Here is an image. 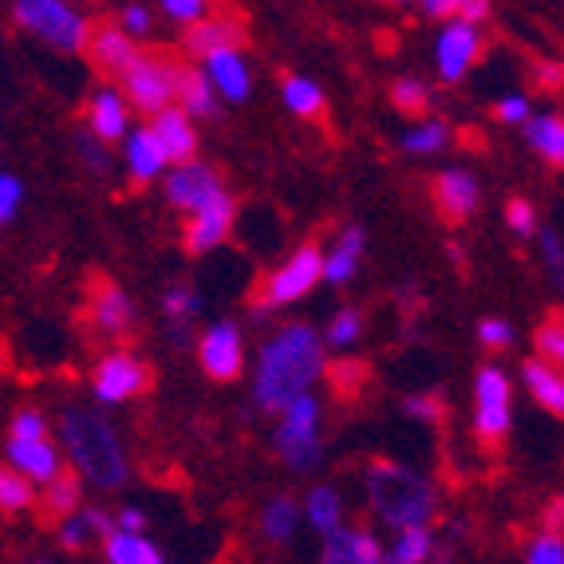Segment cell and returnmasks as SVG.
Returning a JSON list of instances; mask_svg holds the SVG:
<instances>
[{
	"mask_svg": "<svg viewBox=\"0 0 564 564\" xmlns=\"http://www.w3.org/2000/svg\"><path fill=\"white\" fill-rule=\"evenodd\" d=\"M324 344L308 324H289L276 332L261 351L257 371V403L269 411H284L292 399L308 395V387L324 376Z\"/></svg>",
	"mask_w": 564,
	"mask_h": 564,
	"instance_id": "6da1fadb",
	"label": "cell"
},
{
	"mask_svg": "<svg viewBox=\"0 0 564 564\" xmlns=\"http://www.w3.org/2000/svg\"><path fill=\"white\" fill-rule=\"evenodd\" d=\"M59 438H64L67 454L76 462V474L87 478L99 489H119L127 481V454L122 443L115 438L111 423H104L95 411L84 406H67L59 414Z\"/></svg>",
	"mask_w": 564,
	"mask_h": 564,
	"instance_id": "7a4b0ae2",
	"label": "cell"
},
{
	"mask_svg": "<svg viewBox=\"0 0 564 564\" xmlns=\"http://www.w3.org/2000/svg\"><path fill=\"white\" fill-rule=\"evenodd\" d=\"M367 498H371L379 521L395 529H426L438 513V498H434L431 481L403 470L399 462H371Z\"/></svg>",
	"mask_w": 564,
	"mask_h": 564,
	"instance_id": "3957f363",
	"label": "cell"
},
{
	"mask_svg": "<svg viewBox=\"0 0 564 564\" xmlns=\"http://www.w3.org/2000/svg\"><path fill=\"white\" fill-rule=\"evenodd\" d=\"M321 403L312 395L292 399L281 411V426L273 434V446L289 470H316L321 466Z\"/></svg>",
	"mask_w": 564,
	"mask_h": 564,
	"instance_id": "277c9868",
	"label": "cell"
},
{
	"mask_svg": "<svg viewBox=\"0 0 564 564\" xmlns=\"http://www.w3.org/2000/svg\"><path fill=\"white\" fill-rule=\"evenodd\" d=\"M12 17H17L20 29L44 36L59 52H84L87 32H91L84 12L64 4V0H17Z\"/></svg>",
	"mask_w": 564,
	"mask_h": 564,
	"instance_id": "5b68a950",
	"label": "cell"
},
{
	"mask_svg": "<svg viewBox=\"0 0 564 564\" xmlns=\"http://www.w3.org/2000/svg\"><path fill=\"white\" fill-rule=\"evenodd\" d=\"M182 64L166 52H139L127 72H122V87H127V107H139L147 115H159L174 104V91H178Z\"/></svg>",
	"mask_w": 564,
	"mask_h": 564,
	"instance_id": "8992f818",
	"label": "cell"
},
{
	"mask_svg": "<svg viewBox=\"0 0 564 564\" xmlns=\"http://www.w3.org/2000/svg\"><path fill=\"white\" fill-rule=\"evenodd\" d=\"M321 281H324V253L308 241V245H301L276 273L264 276V284L257 289V304H264V308L292 304V301H301V296H308Z\"/></svg>",
	"mask_w": 564,
	"mask_h": 564,
	"instance_id": "52a82bcc",
	"label": "cell"
},
{
	"mask_svg": "<svg viewBox=\"0 0 564 564\" xmlns=\"http://www.w3.org/2000/svg\"><path fill=\"white\" fill-rule=\"evenodd\" d=\"M91 387L99 403H127V399L142 395L151 387V367L131 351H111L95 364Z\"/></svg>",
	"mask_w": 564,
	"mask_h": 564,
	"instance_id": "ba28073f",
	"label": "cell"
},
{
	"mask_svg": "<svg viewBox=\"0 0 564 564\" xmlns=\"http://www.w3.org/2000/svg\"><path fill=\"white\" fill-rule=\"evenodd\" d=\"M217 194H226V189H221L217 170L206 166V162H186V166H178L166 178V202L174 209H186L189 217L198 214V209H206Z\"/></svg>",
	"mask_w": 564,
	"mask_h": 564,
	"instance_id": "9c48e42d",
	"label": "cell"
},
{
	"mask_svg": "<svg viewBox=\"0 0 564 564\" xmlns=\"http://www.w3.org/2000/svg\"><path fill=\"white\" fill-rule=\"evenodd\" d=\"M198 359L206 367V376L217 379V383H234L241 376L245 367V348H241V328L229 321L214 324V328L202 336V348H198Z\"/></svg>",
	"mask_w": 564,
	"mask_h": 564,
	"instance_id": "30bf717a",
	"label": "cell"
},
{
	"mask_svg": "<svg viewBox=\"0 0 564 564\" xmlns=\"http://www.w3.org/2000/svg\"><path fill=\"white\" fill-rule=\"evenodd\" d=\"M434 52H438V76H443L446 84H458V79L478 64L481 36H478V29H470V24L451 20V24L443 29V36H438V47H434Z\"/></svg>",
	"mask_w": 564,
	"mask_h": 564,
	"instance_id": "8fae6325",
	"label": "cell"
},
{
	"mask_svg": "<svg viewBox=\"0 0 564 564\" xmlns=\"http://www.w3.org/2000/svg\"><path fill=\"white\" fill-rule=\"evenodd\" d=\"M84 52L104 76H122V72L139 59V47H134V40L127 36L119 24H91Z\"/></svg>",
	"mask_w": 564,
	"mask_h": 564,
	"instance_id": "7c38bea8",
	"label": "cell"
},
{
	"mask_svg": "<svg viewBox=\"0 0 564 564\" xmlns=\"http://www.w3.org/2000/svg\"><path fill=\"white\" fill-rule=\"evenodd\" d=\"M234 217H237L234 198H229V194H217L206 209H198V214L186 221V249L189 253H209V249H217V245L229 237V229H234Z\"/></svg>",
	"mask_w": 564,
	"mask_h": 564,
	"instance_id": "4fadbf2b",
	"label": "cell"
},
{
	"mask_svg": "<svg viewBox=\"0 0 564 564\" xmlns=\"http://www.w3.org/2000/svg\"><path fill=\"white\" fill-rule=\"evenodd\" d=\"M151 134L159 142V151L166 154V162H178V166L198 162V131H194L189 115H182L178 107H166V111L154 115Z\"/></svg>",
	"mask_w": 564,
	"mask_h": 564,
	"instance_id": "5bb4252c",
	"label": "cell"
},
{
	"mask_svg": "<svg viewBox=\"0 0 564 564\" xmlns=\"http://www.w3.org/2000/svg\"><path fill=\"white\" fill-rule=\"evenodd\" d=\"M434 206L443 214V221H466L478 209V182L470 170H443L434 178Z\"/></svg>",
	"mask_w": 564,
	"mask_h": 564,
	"instance_id": "9a60e30c",
	"label": "cell"
},
{
	"mask_svg": "<svg viewBox=\"0 0 564 564\" xmlns=\"http://www.w3.org/2000/svg\"><path fill=\"white\" fill-rule=\"evenodd\" d=\"M182 44H186L189 56H202V59L214 56V52H221V47H237V52H241L245 24L237 17H206L186 32Z\"/></svg>",
	"mask_w": 564,
	"mask_h": 564,
	"instance_id": "2e32d148",
	"label": "cell"
},
{
	"mask_svg": "<svg viewBox=\"0 0 564 564\" xmlns=\"http://www.w3.org/2000/svg\"><path fill=\"white\" fill-rule=\"evenodd\" d=\"M127 119H131V107L122 99L115 87H99L91 95V104H87V122H91V139L99 142H115V139H127Z\"/></svg>",
	"mask_w": 564,
	"mask_h": 564,
	"instance_id": "e0dca14e",
	"label": "cell"
},
{
	"mask_svg": "<svg viewBox=\"0 0 564 564\" xmlns=\"http://www.w3.org/2000/svg\"><path fill=\"white\" fill-rule=\"evenodd\" d=\"M202 76L209 79L214 91H221L229 104H241L245 95H249V67H245V56L237 47H221L214 56H206V72Z\"/></svg>",
	"mask_w": 564,
	"mask_h": 564,
	"instance_id": "ac0fdd59",
	"label": "cell"
},
{
	"mask_svg": "<svg viewBox=\"0 0 564 564\" xmlns=\"http://www.w3.org/2000/svg\"><path fill=\"white\" fill-rule=\"evenodd\" d=\"M9 462H12V470L24 481H32V486H36V481L47 486V481L64 470V466H59V451L47 443V438L44 443H12L9 438Z\"/></svg>",
	"mask_w": 564,
	"mask_h": 564,
	"instance_id": "d6986e66",
	"label": "cell"
},
{
	"mask_svg": "<svg viewBox=\"0 0 564 564\" xmlns=\"http://www.w3.org/2000/svg\"><path fill=\"white\" fill-rule=\"evenodd\" d=\"M91 321H95V328H104L107 336H122V332L131 328V301H127L111 281H95Z\"/></svg>",
	"mask_w": 564,
	"mask_h": 564,
	"instance_id": "ffe728a7",
	"label": "cell"
},
{
	"mask_svg": "<svg viewBox=\"0 0 564 564\" xmlns=\"http://www.w3.org/2000/svg\"><path fill=\"white\" fill-rule=\"evenodd\" d=\"M127 166H131L134 186H147V182H154L162 170H166V154L159 151V142H154L151 127H142V131L127 134Z\"/></svg>",
	"mask_w": 564,
	"mask_h": 564,
	"instance_id": "44dd1931",
	"label": "cell"
},
{
	"mask_svg": "<svg viewBox=\"0 0 564 564\" xmlns=\"http://www.w3.org/2000/svg\"><path fill=\"white\" fill-rule=\"evenodd\" d=\"M521 376H525V387H529V395L536 399V403L545 406L549 414H564V379L556 367L541 364V359H525L521 364Z\"/></svg>",
	"mask_w": 564,
	"mask_h": 564,
	"instance_id": "7402d4cb",
	"label": "cell"
},
{
	"mask_svg": "<svg viewBox=\"0 0 564 564\" xmlns=\"http://www.w3.org/2000/svg\"><path fill=\"white\" fill-rule=\"evenodd\" d=\"M79 498H84V478H79L76 470H59L56 478L44 486V518L67 521L76 513Z\"/></svg>",
	"mask_w": 564,
	"mask_h": 564,
	"instance_id": "603a6c76",
	"label": "cell"
},
{
	"mask_svg": "<svg viewBox=\"0 0 564 564\" xmlns=\"http://www.w3.org/2000/svg\"><path fill=\"white\" fill-rule=\"evenodd\" d=\"M359 257H364V229L351 226V229H344V237H339L336 249L324 257V281L348 284L359 269Z\"/></svg>",
	"mask_w": 564,
	"mask_h": 564,
	"instance_id": "cb8c5ba5",
	"label": "cell"
},
{
	"mask_svg": "<svg viewBox=\"0 0 564 564\" xmlns=\"http://www.w3.org/2000/svg\"><path fill=\"white\" fill-rule=\"evenodd\" d=\"M525 139L549 166H561L564 162V122L561 115H541V119L525 122Z\"/></svg>",
	"mask_w": 564,
	"mask_h": 564,
	"instance_id": "d4e9b609",
	"label": "cell"
},
{
	"mask_svg": "<svg viewBox=\"0 0 564 564\" xmlns=\"http://www.w3.org/2000/svg\"><path fill=\"white\" fill-rule=\"evenodd\" d=\"M174 99H178V111L182 115H214L217 111V99H214V87H209V79L202 76V72H194V67H182L178 76V91H174Z\"/></svg>",
	"mask_w": 564,
	"mask_h": 564,
	"instance_id": "484cf974",
	"label": "cell"
},
{
	"mask_svg": "<svg viewBox=\"0 0 564 564\" xmlns=\"http://www.w3.org/2000/svg\"><path fill=\"white\" fill-rule=\"evenodd\" d=\"M107 564H162L159 545H151L147 536H127V533H111L104 541Z\"/></svg>",
	"mask_w": 564,
	"mask_h": 564,
	"instance_id": "4316f807",
	"label": "cell"
},
{
	"mask_svg": "<svg viewBox=\"0 0 564 564\" xmlns=\"http://www.w3.org/2000/svg\"><path fill=\"white\" fill-rule=\"evenodd\" d=\"M296 525H301V509H296V501H292V498H273L269 506L261 509V533L269 536L273 545L292 541Z\"/></svg>",
	"mask_w": 564,
	"mask_h": 564,
	"instance_id": "83f0119b",
	"label": "cell"
},
{
	"mask_svg": "<svg viewBox=\"0 0 564 564\" xmlns=\"http://www.w3.org/2000/svg\"><path fill=\"white\" fill-rule=\"evenodd\" d=\"M304 518L312 521V529H321L328 536L344 521V501H339V494L332 486H316L308 494V501H304Z\"/></svg>",
	"mask_w": 564,
	"mask_h": 564,
	"instance_id": "f1b7e54d",
	"label": "cell"
},
{
	"mask_svg": "<svg viewBox=\"0 0 564 564\" xmlns=\"http://www.w3.org/2000/svg\"><path fill=\"white\" fill-rule=\"evenodd\" d=\"M284 104L296 115H304V119H321V115L328 111L324 91L304 76H284Z\"/></svg>",
	"mask_w": 564,
	"mask_h": 564,
	"instance_id": "f546056e",
	"label": "cell"
},
{
	"mask_svg": "<svg viewBox=\"0 0 564 564\" xmlns=\"http://www.w3.org/2000/svg\"><path fill=\"white\" fill-rule=\"evenodd\" d=\"M321 564H364V533L359 529H332L324 536Z\"/></svg>",
	"mask_w": 564,
	"mask_h": 564,
	"instance_id": "4dcf8cb0",
	"label": "cell"
},
{
	"mask_svg": "<svg viewBox=\"0 0 564 564\" xmlns=\"http://www.w3.org/2000/svg\"><path fill=\"white\" fill-rule=\"evenodd\" d=\"M434 536L431 529H399V541L387 556V564H426L431 561Z\"/></svg>",
	"mask_w": 564,
	"mask_h": 564,
	"instance_id": "1f68e13d",
	"label": "cell"
},
{
	"mask_svg": "<svg viewBox=\"0 0 564 564\" xmlns=\"http://www.w3.org/2000/svg\"><path fill=\"white\" fill-rule=\"evenodd\" d=\"M36 501V489L32 481L20 478L12 466H0V513H24Z\"/></svg>",
	"mask_w": 564,
	"mask_h": 564,
	"instance_id": "d6a6232c",
	"label": "cell"
},
{
	"mask_svg": "<svg viewBox=\"0 0 564 564\" xmlns=\"http://www.w3.org/2000/svg\"><path fill=\"white\" fill-rule=\"evenodd\" d=\"M474 395H478V406H509L513 383L501 367H481L478 379H474Z\"/></svg>",
	"mask_w": 564,
	"mask_h": 564,
	"instance_id": "836d02e7",
	"label": "cell"
},
{
	"mask_svg": "<svg viewBox=\"0 0 564 564\" xmlns=\"http://www.w3.org/2000/svg\"><path fill=\"white\" fill-rule=\"evenodd\" d=\"M474 434H478L481 446L498 451L509 434V406H478L474 411Z\"/></svg>",
	"mask_w": 564,
	"mask_h": 564,
	"instance_id": "e575fe53",
	"label": "cell"
},
{
	"mask_svg": "<svg viewBox=\"0 0 564 564\" xmlns=\"http://www.w3.org/2000/svg\"><path fill=\"white\" fill-rule=\"evenodd\" d=\"M533 348H536V359L549 367H556L564 359V324H561V312H553L545 324H536L533 332Z\"/></svg>",
	"mask_w": 564,
	"mask_h": 564,
	"instance_id": "d590c367",
	"label": "cell"
},
{
	"mask_svg": "<svg viewBox=\"0 0 564 564\" xmlns=\"http://www.w3.org/2000/svg\"><path fill=\"white\" fill-rule=\"evenodd\" d=\"M446 139H451V131H446V122L426 119V122H419L414 131H406L403 147H406V151H414V154H434V151H443Z\"/></svg>",
	"mask_w": 564,
	"mask_h": 564,
	"instance_id": "8d00e7d4",
	"label": "cell"
},
{
	"mask_svg": "<svg viewBox=\"0 0 564 564\" xmlns=\"http://www.w3.org/2000/svg\"><path fill=\"white\" fill-rule=\"evenodd\" d=\"M332 379V387H336L339 395H356L359 387L367 383V364H359V359H339V364L324 367Z\"/></svg>",
	"mask_w": 564,
	"mask_h": 564,
	"instance_id": "74e56055",
	"label": "cell"
},
{
	"mask_svg": "<svg viewBox=\"0 0 564 564\" xmlns=\"http://www.w3.org/2000/svg\"><path fill=\"white\" fill-rule=\"evenodd\" d=\"M359 332H364V316H359V308H344L332 316L328 324V344L332 348H351L359 339Z\"/></svg>",
	"mask_w": 564,
	"mask_h": 564,
	"instance_id": "f35d334b",
	"label": "cell"
},
{
	"mask_svg": "<svg viewBox=\"0 0 564 564\" xmlns=\"http://www.w3.org/2000/svg\"><path fill=\"white\" fill-rule=\"evenodd\" d=\"M391 104L403 115H423L426 104H431V95H426V87L419 84V79H399V84L391 87Z\"/></svg>",
	"mask_w": 564,
	"mask_h": 564,
	"instance_id": "ab89813d",
	"label": "cell"
},
{
	"mask_svg": "<svg viewBox=\"0 0 564 564\" xmlns=\"http://www.w3.org/2000/svg\"><path fill=\"white\" fill-rule=\"evenodd\" d=\"M12 443H44L47 438V419L40 411H17L12 414Z\"/></svg>",
	"mask_w": 564,
	"mask_h": 564,
	"instance_id": "60d3db41",
	"label": "cell"
},
{
	"mask_svg": "<svg viewBox=\"0 0 564 564\" xmlns=\"http://www.w3.org/2000/svg\"><path fill=\"white\" fill-rule=\"evenodd\" d=\"M162 308H166L170 321L182 328V324H186L189 316L202 308V301H198V292H194V289H170L166 296H162Z\"/></svg>",
	"mask_w": 564,
	"mask_h": 564,
	"instance_id": "b9f144b4",
	"label": "cell"
},
{
	"mask_svg": "<svg viewBox=\"0 0 564 564\" xmlns=\"http://www.w3.org/2000/svg\"><path fill=\"white\" fill-rule=\"evenodd\" d=\"M525 564H564V541L553 533H541L529 541Z\"/></svg>",
	"mask_w": 564,
	"mask_h": 564,
	"instance_id": "7bdbcfd3",
	"label": "cell"
},
{
	"mask_svg": "<svg viewBox=\"0 0 564 564\" xmlns=\"http://www.w3.org/2000/svg\"><path fill=\"white\" fill-rule=\"evenodd\" d=\"M506 226L513 229L518 237L536 234V209H533V202H525V198H509V202H506Z\"/></svg>",
	"mask_w": 564,
	"mask_h": 564,
	"instance_id": "ee69618b",
	"label": "cell"
},
{
	"mask_svg": "<svg viewBox=\"0 0 564 564\" xmlns=\"http://www.w3.org/2000/svg\"><path fill=\"white\" fill-rule=\"evenodd\" d=\"M159 9L166 20H178V24H189V29L209 17V4H202V0H162Z\"/></svg>",
	"mask_w": 564,
	"mask_h": 564,
	"instance_id": "f6af8a7d",
	"label": "cell"
},
{
	"mask_svg": "<svg viewBox=\"0 0 564 564\" xmlns=\"http://www.w3.org/2000/svg\"><path fill=\"white\" fill-rule=\"evenodd\" d=\"M20 202H24V186H20V178L0 174V226H9L12 217H17Z\"/></svg>",
	"mask_w": 564,
	"mask_h": 564,
	"instance_id": "bcb514c9",
	"label": "cell"
},
{
	"mask_svg": "<svg viewBox=\"0 0 564 564\" xmlns=\"http://www.w3.org/2000/svg\"><path fill=\"white\" fill-rule=\"evenodd\" d=\"M478 339H481V348L489 351H501L513 344V328H509L506 321H481L478 324Z\"/></svg>",
	"mask_w": 564,
	"mask_h": 564,
	"instance_id": "7dc6e473",
	"label": "cell"
},
{
	"mask_svg": "<svg viewBox=\"0 0 564 564\" xmlns=\"http://www.w3.org/2000/svg\"><path fill=\"white\" fill-rule=\"evenodd\" d=\"M494 119L498 122H529V99L525 95H506L494 104Z\"/></svg>",
	"mask_w": 564,
	"mask_h": 564,
	"instance_id": "c3c4849f",
	"label": "cell"
},
{
	"mask_svg": "<svg viewBox=\"0 0 564 564\" xmlns=\"http://www.w3.org/2000/svg\"><path fill=\"white\" fill-rule=\"evenodd\" d=\"M122 32H127V36H142V32H151V9H147V4H127V9H122V24H119Z\"/></svg>",
	"mask_w": 564,
	"mask_h": 564,
	"instance_id": "681fc988",
	"label": "cell"
},
{
	"mask_svg": "<svg viewBox=\"0 0 564 564\" xmlns=\"http://www.w3.org/2000/svg\"><path fill=\"white\" fill-rule=\"evenodd\" d=\"M403 406H406V414L426 419V423H438V419H443V403H438V395H411Z\"/></svg>",
	"mask_w": 564,
	"mask_h": 564,
	"instance_id": "f907efd6",
	"label": "cell"
},
{
	"mask_svg": "<svg viewBox=\"0 0 564 564\" xmlns=\"http://www.w3.org/2000/svg\"><path fill=\"white\" fill-rule=\"evenodd\" d=\"M59 545L72 549V553H79V549L87 545V525H84V518L59 521Z\"/></svg>",
	"mask_w": 564,
	"mask_h": 564,
	"instance_id": "816d5d0a",
	"label": "cell"
},
{
	"mask_svg": "<svg viewBox=\"0 0 564 564\" xmlns=\"http://www.w3.org/2000/svg\"><path fill=\"white\" fill-rule=\"evenodd\" d=\"M76 147H79V159H84L91 170H99V174H104V170H107V151H99V139H91V134H79Z\"/></svg>",
	"mask_w": 564,
	"mask_h": 564,
	"instance_id": "f5cc1de1",
	"label": "cell"
},
{
	"mask_svg": "<svg viewBox=\"0 0 564 564\" xmlns=\"http://www.w3.org/2000/svg\"><path fill=\"white\" fill-rule=\"evenodd\" d=\"M79 518H84L87 533L104 536V541L115 533V518H111V513H107V509H84V513H79Z\"/></svg>",
	"mask_w": 564,
	"mask_h": 564,
	"instance_id": "db71d44e",
	"label": "cell"
},
{
	"mask_svg": "<svg viewBox=\"0 0 564 564\" xmlns=\"http://www.w3.org/2000/svg\"><path fill=\"white\" fill-rule=\"evenodd\" d=\"M486 17H489V0H458V12H454V20L470 24V29H478Z\"/></svg>",
	"mask_w": 564,
	"mask_h": 564,
	"instance_id": "11a10c76",
	"label": "cell"
},
{
	"mask_svg": "<svg viewBox=\"0 0 564 564\" xmlns=\"http://www.w3.org/2000/svg\"><path fill=\"white\" fill-rule=\"evenodd\" d=\"M142 529H147V513L142 509H122L119 518H115V533L142 536Z\"/></svg>",
	"mask_w": 564,
	"mask_h": 564,
	"instance_id": "9f6ffc18",
	"label": "cell"
},
{
	"mask_svg": "<svg viewBox=\"0 0 564 564\" xmlns=\"http://www.w3.org/2000/svg\"><path fill=\"white\" fill-rule=\"evenodd\" d=\"M419 12L431 20H454V12H458V0H423L419 4Z\"/></svg>",
	"mask_w": 564,
	"mask_h": 564,
	"instance_id": "6f0895ef",
	"label": "cell"
},
{
	"mask_svg": "<svg viewBox=\"0 0 564 564\" xmlns=\"http://www.w3.org/2000/svg\"><path fill=\"white\" fill-rule=\"evenodd\" d=\"M536 84L541 91H561V64H536Z\"/></svg>",
	"mask_w": 564,
	"mask_h": 564,
	"instance_id": "680465c9",
	"label": "cell"
},
{
	"mask_svg": "<svg viewBox=\"0 0 564 564\" xmlns=\"http://www.w3.org/2000/svg\"><path fill=\"white\" fill-rule=\"evenodd\" d=\"M545 257L553 264V273H561V237L556 234H545Z\"/></svg>",
	"mask_w": 564,
	"mask_h": 564,
	"instance_id": "91938a15",
	"label": "cell"
},
{
	"mask_svg": "<svg viewBox=\"0 0 564 564\" xmlns=\"http://www.w3.org/2000/svg\"><path fill=\"white\" fill-rule=\"evenodd\" d=\"M36 564H47V561H36Z\"/></svg>",
	"mask_w": 564,
	"mask_h": 564,
	"instance_id": "94428289",
	"label": "cell"
}]
</instances>
